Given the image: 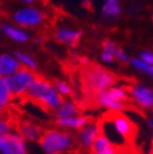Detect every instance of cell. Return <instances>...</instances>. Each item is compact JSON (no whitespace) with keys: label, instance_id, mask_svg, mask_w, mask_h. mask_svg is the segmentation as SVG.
<instances>
[{"label":"cell","instance_id":"obj_25","mask_svg":"<svg viewBox=\"0 0 153 154\" xmlns=\"http://www.w3.org/2000/svg\"><path fill=\"white\" fill-rule=\"evenodd\" d=\"M141 59L143 60V61H146V63H148V64H153V53L152 51H148V50H146V51H142L141 53Z\"/></svg>","mask_w":153,"mask_h":154},{"label":"cell","instance_id":"obj_26","mask_svg":"<svg viewBox=\"0 0 153 154\" xmlns=\"http://www.w3.org/2000/svg\"><path fill=\"white\" fill-rule=\"evenodd\" d=\"M116 58H118L120 61H123V63H128L129 61V58H128V55L127 54L122 50V49H117V51H116Z\"/></svg>","mask_w":153,"mask_h":154},{"label":"cell","instance_id":"obj_6","mask_svg":"<svg viewBox=\"0 0 153 154\" xmlns=\"http://www.w3.org/2000/svg\"><path fill=\"white\" fill-rule=\"evenodd\" d=\"M0 154H27L25 139L19 133L0 134Z\"/></svg>","mask_w":153,"mask_h":154},{"label":"cell","instance_id":"obj_15","mask_svg":"<svg viewBox=\"0 0 153 154\" xmlns=\"http://www.w3.org/2000/svg\"><path fill=\"white\" fill-rule=\"evenodd\" d=\"M98 103L101 104L102 106H105V108H108V109L116 110V112H120V110H123L126 108L124 103L113 99L108 93H107V90H104V91H102V93L98 94Z\"/></svg>","mask_w":153,"mask_h":154},{"label":"cell","instance_id":"obj_28","mask_svg":"<svg viewBox=\"0 0 153 154\" xmlns=\"http://www.w3.org/2000/svg\"><path fill=\"white\" fill-rule=\"evenodd\" d=\"M148 123H149V125H151V128H152V129H153V118H151V119H149V122H148Z\"/></svg>","mask_w":153,"mask_h":154},{"label":"cell","instance_id":"obj_17","mask_svg":"<svg viewBox=\"0 0 153 154\" xmlns=\"http://www.w3.org/2000/svg\"><path fill=\"white\" fill-rule=\"evenodd\" d=\"M2 30L6 36H9L10 39H13L17 43H25L29 39L28 34L24 32V30H21L19 28H15V26H11V25H4Z\"/></svg>","mask_w":153,"mask_h":154},{"label":"cell","instance_id":"obj_24","mask_svg":"<svg viewBox=\"0 0 153 154\" xmlns=\"http://www.w3.org/2000/svg\"><path fill=\"white\" fill-rule=\"evenodd\" d=\"M102 60L104 61V63H113L114 61V59H116V55L112 53V51H109V50H104L103 49V51H102Z\"/></svg>","mask_w":153,"mask_h":154},{"label":"cell","instance_id":"obj_11","mask_svg":"<svg viewBox=\"0 0 153 154\" xmlns=\"http://www.w3.org/2000/svg\"><path fill=\"white\" fill-rule=\"evenodd\" d=\"M131 93L134 100L144 109H151L153 106V91L149 88L137 85L131 88Z\"/></svg>","mask_w":153,"mask_h":154},{"label":"cell","instance_id":"obj_18","mask_svg":"<svg viewBox=\"0 0 153 154\" xmlns=\"http://www.w3.org/2000/svg\"><path fill=\"white\" fill-rule=\"evenodd\" d=\"M103 15L107 19H114L120 15V5L118 0H104L102 8Z\"/></svg>","mask_w":153,"mask_h":154},{"label":"cell","instance_id":"obj_22","mask_svg":"<svg viewBox=\"0 0 153 154\" xmlns=\"http://www.w3.org/2000/svg\"><path fill=\"white\" fill-rule=\"evenodd\" d=\"M55 89L62 95H69L70 94V87L64 82H55Z\"/></svg>","mask_w":153,"mask_h":154},{"label":"cell","instance_id":"obj_12","mask_svg":"<svg viewBox=\"0 0 153 154\" xmlns=\"http://www.w3.org/2000/svg\"><path fill=\"white\" fill-rule=\"evenodd\" d=\"M21 63L9 54H2L0 55V76H10L21 69Z\"/></svg>","mask_w":153,"mask_h":154},{"label":"cell","instance_id":"obj_8","mask_svg":"<svg viewBox=\"0 0 153 154\" xmlns=\"http://www.w3.org/2000/svg\"><path fill=\"white\" fill-rule=\"evenodd\" d=\"M83 35L82 30L78 29H72V28H58L55 32V39L65 45H69V47H75L78 42L80 40V38Z\"/></svg>","mask_w":153,"mask_h":154},{"label":"cell","instance_id":"obj_21","mask_svg":"<svg viewBox=\"0 0 153 154\" xmlns=\"http://www.w3.org/2000/svg\"><path fill=\"white\" fill-rule=\"evenodd\" d=\"M131 63L136 69H138V70H141L143 73H148L149 75L153 73V66L151 64L146 63V61H143L142 59H131Z\"/></svg>","mask_w":153,"mask_h":154},{"label":"cell","instance_id":"obj_2","mask_svg":"<svg viewBox=\"0 0 153 154\" xmlns=\"http://www.w3.org/2000/svg\"><path fill=\"white\" fill-rule=\"evenodd\" d=\"M27 94L32 100L39 103L42 106L49 110H57L64 103L62 94L55 89V87H53L48 80L39 78V76H35Z\"/></svg>","mask_w":153,"mask_h":154},{"label":"cell","instance_id":"obj_4","mask_svg":"<svg viewBox=\"0 0 153 154\" xmlns=\"http://www.w3.org/2000/svg\"><path fill=\"white\" fill-rule=\"evenodd\" d=\"M87 83L93 93L99 94L102 91L112 88V85L116 83V76L103 68L94 66L88 72Z\"/></svg>","mask_w":153,"mask_h":154},{"label":"cell","instance_id":"obj_5","mask_svg":"<svg viewBox=\"0 0 153 154\" xmlns=\"http://www.w3.org/2000/svg\"><path fill=\"white\" fill-rule=\"evenodd\" d=\"M34 79H35V76L30 72V68L21 66V69H19L17 73L8 76V83H9L11 94L21 95V94L27 93L29 87L32 85V83L34 82Z\"/></svg>","mask_w":153,"mask_h":154},{"label":"cell","instance_id":"obj_20","mask_svg":"<svg viewBox=\"0 0 153 154\" xmlns=\"http://www.w3.org/2000/svg\"><path fill=\"white\" fill-rule=\"evenodd\" d=\"M15 58H17L23 65H25L30 69H35L36 68V61L34 58H32L28 54L23 53V51H15Z\"/></svg>","mask_w":153,"mask_h":154},{"label":"cell","instance_id":"obj_13","mask_svg":"<svg viewBox=\"0 0 153 154\" xmlns=\"http://www.w3.org/2000/svg\"><path fill=\"white\" fill-rule=\"evenodd\" d=\"M90 123V118L87 115H75L70 118H57L55 124L60 128H68V129H83L86 125Z\"/></svg>","mask_w":153,"mask_h":154},{"label":"cell","instance_id":"obj_29","mask_svg":"<svg viewBox=\"0 0 153 154\" xmlns=\"http://www.w3.org/2000/svg\"><path fill=\"white\" fill-rule=\"evenodd\" d=\"M151 76H152V78H153V73H152V74H151Z\"/></svg>","mask_w":153,"mask_h":154},{"label":"cell","instance_id":"obj_7","mask_svg":"<svg viewBox=\"0 0 153 154\" xmlns=\"http://www.w3.org/2000/svg\"><path fill=\"white\" fill-rule=\"evenodd\" d=\"M43 14L35 8H23L14 14V21L20 26H35L43 21Z\"/></svg>","mask_w":153,"mask_h":154},{"label":"cell","instance_id":"obj_27","mask_svg":"<svg viewBox=\"0 0 153 154\" xmlns=\"http://www.w3.org/2000/svg\"><path fill=\"white\" fill-rule=\"evenodd\" d=\"M20 2H23V3H33V2H35V0H20Z\"/></svg>","mask_w":153,"mask_h":154},{"label":"cell","instance_id":"obj_3","mask_svg":"<svg viewBox=\"0 0 153 154\" xmlns=\"http://www.w3.org/2000/svg\"><path fill=\"white\" fill-rule=\"evenodd\" d=\"M45 154H62L75 147V139L70 133L58 129L44 132L38 140Z\"/></svg>","mask_w":153,"mask_h":154},{"label":"cell","instance_id":"obj_14","mask_svg":"<svg viewBox=\"0 0 153 154\" xmlns=\"http://www.w3.org/2000/svg\"><path fill=\"white\" fill-rule=\"evenodd\" d=\"M19 134H21V137L25 140L34 142V140L40 139L43 132L39 127L32 122H21L19 125Z\"/></svg>","mask_w":153,"mask_h":154},{"label":"cell","instance_id":"obj_1","mask_svg":"<svg viewBox=\"0 0 153 154\" xmlns=\"http://www.w3.org/2000/svg\"><path fill=\"white\" fill-rule=\"evenodd\" d=\"M101 133L104 134L117 148H124L136 138V125L120 112L112 110L99 123Z\"/></svg>","mask_w":153,"mask_h":154},{"label":"cell","instance_id":"obj_23","mask_svg":"<svg viewBox=\"0 0 153 154\" xmlns=\"http://www.w3.org/2000/svg\"><path fill=\"white\" fill-rule=\"evenodd\" d=\"M11 133V124L6 119L0 117V134H9Z\"/></svg>","mask_w":153,"mask_h":154},{"label":"cell","instance_id":"obj_19","mask_svg":"<svg viewBox=\"0 0 153 154\" xmlns=\"http://www.w3.org/2000/svg\"><path fill=\"white\" fill-rule=\"evenodd\" d=\"M57 118H70L78 115V108L73 102H64L55 110Z\"/></svg>","mask_w":153,"mask_h":154},{"label":"cell","instance_id":"obj_10","mask_svg":"<svg viewBox=\"0 0 153 154\" xmlns=\"http://www.w3.org/2000/svg\"><path fill=\"white\" fill-rule=\"evenodd\" d=\"M99 133H101V128H99V124H97V123H89L88 125L80 129L79 143L82 145V148L90 149L94 140L97 139V137L99 135Z\"/></svg>","mask_w":153,"mask_h":154},{"label":"cell","instance_id":"obj_9","mask_svg":"<svg viewBox=\"0 0 153 154\" xmlns=\"http://www.w3.org/2000/svg\"><path fill=\"white\" fill-rule=\"evenodd\" d=\"M90 154H120V149L117 148L104 134L99 133L90 148Z\"/></svg>","mask_w":153,"mask_h":154},{"label":"cell","instance_id":"obj_16","mask_svg":"<svg viewBox=\"0 0 153 154\" xmlns=\"http://www.w3.org/2000/svg\"><path fill=\"white\" fill-rule=\"evenodd\" d=\"M11 95L13 94L8 83V76H0V113L8 106Z\"/></svg>","mask_w":153,"mask_h":154}]
</instances>
